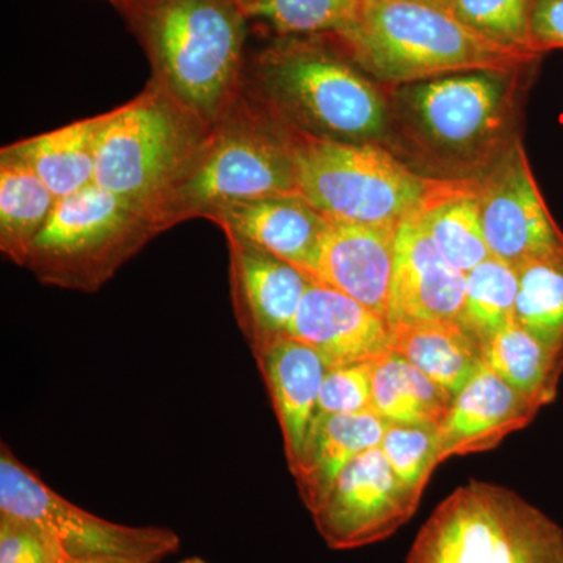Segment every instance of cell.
I'll return each mask as SVG.
<instances>
[{
  "mask_svg": "<svg viewBox=\"0 0 563 563\" xmlns=\"http://www.w3.org/2000/svg\"><path fill=\"white\" fill-rule=\"evenodd\" d=\"M47 563H146L140 561H131V559L120 558H73L66 554L60 547L57 548L55 554L52 555Z\"/></svg>",
  "mask_w": 563,
  "mask_h": 563,
  "instance_id": "cell-35",
  "label": "cell"
},
{
  "mask_svg": "<svg viewBox=\"0 0 563 563\" xmlns=\"http://www.w3.org/2000/svg\"><path fill=\"white\" fill-rule=\"evenodd\" d=\"M57 548L38 526L0 514V563H47Z\"/></svg>",
  "mask_w": 563,
  "mask_h": 563,
  "instance_id": "cell-33",
  "label": "cell"
},
{
  "mask_svg": "<svg viewBox=\"0 0 563 563\" xmlns=\"http://www.w3.org/2000/svg\"><path fill=\"white\" fill-rule=\"evenodd\" d=\"M540 407L484 365L459 395L439 426L442 462L454 455L493 450L526 428Z\"/></svg>",
  "mask_w": 563,
  "mask_h": 563,
  "instance_id": "cell-18",
  "label": "cell"
},
{
  "mask_svg": "<svg viewBox=\"0 0 563 563\" xmlns=\"http://www.w3.org/2000/svg\"><path fill=\"white\" fill-rule=\"evenodd\" d=\"M288 335L313 347L329 369L377 362L391 352L387 318L314 279Z\"/></svg>",
  "mask_w": 563,
  "mask_h": 563,
  "instance_id": "cell-16",
  "label": "cell"
},
{
  "mask_svg": "<svg viewBox=\"0 0 563 563\" xmlns=\"http://www.w3.org/2000/svg\"><path fill=\"white\" fill-rule=\"evenodd\" d=\"M380 450L396 476L420 496L424 493L433 470L442 463L437 426L388 422Z\"/></svg>",
  "mask_w": 563,
  "mask_h": 563,
  "instance_id": "cell-31",
  "label": "cell"
},
{
  "mask_svg": "<svg viewBox=\"0 0 563 563\" xmlns=\"http://www.w3.org/2000/svg\"><path fill=\"white\" fill-rule=\"evenodd\" d=\"M515 322L544 346L563 352V251L518 266Z\"/></svg>",
  "mask_w": 563,
  "mask_h": 563,
  "instance_id": "cell-27",
  "label": "cell"
},
{
  "mask_svg": "<svg viewBox=\"0 0 563 563\" xmlns=\"http://www.w3.org/2000/svg\"><path fill=\"white\" fill-rule=\"evenodd\" d=\"M282 125L298 191L331 221L398 229L457 180L415 172L383 143L321 139Z\"/></svg>",
  "mask_w": 563,
  "mask_h": 563,
  "instance_id": "cell-6",
  "label": "cell"
},
{
  "mask_svg": "<svg viewBox=\"0 0 563 563\" xmlns=\"http://www.w3.org/2000/svg\"><path fill=\"white\" fill-rule=\"evenodd\" d=\"M254 355L268 387L292 474L302 461L329 366L313 347L290 335L263 344Z\"/></svg>",
  "mask_w": 563,
  "mask_h": 563,
  "instance_id": "cell-17",
  "label": "cell"
},
{
  "mask_svg": "<svg viewBox=\"0 0 563 563\" xmlns=\"http://www.w3.org/2000/svg\"><path fill=\"white\" fill-rule=\"evenodd\" d=\"M466 27L506 49L540 55L533 47L537 0H439Z\"/></svg>",
  "mask_w": 563,
  "mask_h": 563,
  "instance_id": "cell-30",
  "label": "cell"
},
{
  "mask_svg": "<svg viewBox=\"0 0 563 563\" xmlns=\"http://www.w3.org/2000/svg\"><path fill=\"white\" fill-rule=\"evenodd\" d=\"M407 563H563V529L517 492L470 481L433 510Z\"/></svg>",
  "mask_w": 563,
  "mask_h": 563,
  "instance_id": "cell-7",
  "label": "cell"
},
{
  "mask_svg": "<svg viewBox=\"0 0 563 563\" xmlns=\"http://www.w3.org/2000/svg\"><path fill=\"white\" fill-rule=\"evenodd\" d=\"M0 514L38 526L73 558H120L157 563L176 553L180 537L161 526L114 523L81 509L0 443Z\"/></svg>",
  "mask_w": 563,
  "mask_h": 563,
  "instance_id": "cell-10",
  "label": "cell"
},
{
  "mask_svg": "<svg viewBox=\"0 0 563 563\" xmlns=\"http://www.w3.org/2000/svg\"><path fill=\"white\" fill-rule=\"evenodd\" d=\"M109 2L113 3V5H117L118 9H121V7H124L129 0H109Z\"/></svg>",
  "mask_w": 563,
  "mask_h": 563,
  "instance_id": "cell-37",
  "label": "cell"
},
{
  "mask_svg": "<svg viewBox=\"0 0 563 563\" xmlns=\"http://www.w3.org/2000/svg\"><path fill=\"white\" fill-rule=\"evenodd\" d=\"M177 563H209L206 559L199 558V555H192V558L184 559V561Z\"/></svg>",
  "mask_w": 563,
  "mask_h": 563,
  "instance_id": "cell-36",
  "label": "cell"
},
{
  "mask_svg": "<svg viewBox=\"0 0 563 563\" xmlns=\"http://www.w3.org/2000/svg\"><path fill=\"white\" fill-rule=\"evenodd\" d=\"M388 422L374 412L317 418L292 473L310 514L317 512L340 474L357 455L380 446Z\"/></svg>",
  "mask_w": 563,
  "mask_h": 563,
  "instance_id": "cell-20",
  "label": "cell"
},
{
  "mask_svg": "<svg viewBox=\"0 0 563 563\" xmlns=\"http://www.w3.org/2000/svg\"><path fill=\"white\" fill-rule=\"evenodd\" d=\"M244 90L296 131L351 143H383L390 96L332 36L277 38L247 63Z\"/></svg>",
  "mask_w": 563,
  "mask_h": 563,
  "instance_id": "cell-1",
  "label": "cell"
},
{
  "mask_svg": "<svg viewBox=\"0 0 563 563\" xmlns=\"http://www.w3.org/2000/svg\"><path fill=\"white\" fill-rule=\"evenodd\" d=\"M99 128L101 114L16 141L0 152L25 163L62 199L95 184Z\"/></svg>",
  "mask_w": 563,
  "mask_h": 563,
  "instance_id": "cell-22",
  "label": "cell"
},
{
  "mask_svg": "<svg viewBox=\"0 0 563 563\" xmlns=\"http://www.w3.org/2000/svg\"><path fill=\"white\" fill-rule=\"evenodd\" d=\"M532 40L539 54L563 49V0H537Z\"/></svg>",
  "mask_w": 563,
  "mask_h": 563,
  "instance_id": "cell-34",
  "label": "cell"
},
{
  "mask_svg": "<svg viewBox=\"0 0 563 563\" xmlns=\"http://www.w3.org/2000/svg\"><path fill=\"white\" fill-rule=\"evenodd\" d=\"M484 362L540 409L558 396L563 352L544 346L515 321L485 344Z\"/></svg>",
  "mask_w": 563,
  "mask_h": 563,
  "instance_id": "cell-26",
  "label": "cell"
},
{
  "mask_svg": "<svg viewBox=\"0 0 563 563\" xmlns=\"http://www.w3.org/2000/svg\"><path fill=\"white\" fill-rule=\"evenodd\" d=\"M247 20L272 29L277 38L335 36L361 13V0H240Z\"/></svg>",
  "mask_w": 563,
  "mask_h": 563,
  "instance_id": "cell-28",
  "label": "cell"
},
{
  "mask_svg": "<svg viewBox=\"0 0 563 563\" xmlns=\"http://www.w3.org/2000/svg\"><path fill=\"white\" fill-rule=\"evenodd\" d=\"M454 396L396 352L374 363L373 412L396 424H442Z\"/></svg>",
  "mask_w": 563,
  "mask_h": 563,
  "instance_id": "cell-25",
  "label": "cell"
},
{
  "mask_svg": "<svg viewBox=\"0 0 563 563\" xmlns=\"http://www.w3.org/2000/svg\"><path fill=\"white\" fill-rule=\"evenodd\" d=\"M517 291V269L492 255L466 274L459 322L485 346L515 321Z\"/></svg>",
  "mask_w": 563,
  "mask_h": 563,
  "instance_id": "cell-29",
  "label": "cell"
},
{
  "mask_svg": "<svg viewBox=\"0 0 563 563\" xmlns=\"http://www.w3.org/2000/svg\"><path fill=\"white\" fill-rule=\"evenodd\" d=\"M236 2H240V0H236Z\"/></svg>",
  "mask_w": 563,
  "mask_h": 563,
  "instance_id": "cell-39",
  "label": "cell"
},
{
  "mask_svg": "<svg viewBox=\"0 0 563 563\" xmlns=\"http://www.w3.org/2000/svg\"><path fill=\"white\" fill-rule=\"evenodd\" d=\"M374 2V0H361V3Z\"/></svg>",
  "mask_w": 563,
  "mask_h": 563,
  "instance_id": "cell-38",
  "label": "cell"
},
{
  "mask_svg": "<svg viewBox=\"0 0 563 563\" xmlns=\"http://www.w3.org/2000/svg\"><path fill=\"white\" fill-rule=\"evenodd\" d=\"M398 229L331 221L313 279L387 318Z\"/></svg>",
  "mask_w": 563,
  "mask_h": 563,
  "instance_id": "cell-19",
  "label": "cell"
},
{
  "mask_svg": "<svg viewBox=\"0 0 563 563\" xmlns=\"http://www.w3.org/2000/svg\"><path fill=\"white\" fill-rule=\"evenodd\" d=\"M474 181L493 257L517 269L563 251V232L548 210L520 139Z\"/></svg>",
  "mask_w": 563,
  "mask_h": 563,
  "instance_id": "cell-11",
  "label": "cell"
},
{
  "mask_svg": "<svg viewBox=\"0 0 563 563\" xmlns=\"http://www.w3.org/2000/svg\"><path fill=\"white\" fill-rule=\"evenodd\" d=\"M209 221L225 239L276 255L312 279L331 228V220L299 191L235 203L211 214Z\"/></svg>",
  "mask_w": 563,
  "mask_h": 563,
  "instance_id": "cell-15",
  "label": "cell"
},
{
  "mask_svg": "<svg viewBox=\"0 0 563 563\" xmlns=\"http://www.w3.org/2000/svg\"><path fill=\"white\" fill-rule=\"evenodd\" d=\"M236 321L252 351L288 335L312 277L276 255L228 240Z\"/></svg>",
  "mask_w": 563,
  "mask_h": 563,
  "instance_id": "cell-13",
  "label": "cell"
},
{
  "mask_svg": "<svg viewBox=\"0 0 563 563\" xmlns=\"http://www.w3.org/2000/svg\"><path fill=\"white\" fill-rule=\"evenodd\" d=\"M298 192L287 133L243 91L192 152L155 207L162 232L235 203Z\"/></svg>",
  "mask_w": 563,
  "mask_h": 563,
  "instance_id": "cell-5",
  "label": "cell"
},
{
  "mask_svg": "<svg viewBox=\"0 0 563 563\" xmlns=\"http://www.w3.org/2000/svg\"><path fill=\"white\" fill-rule=\"evenodd\" d=\"M391 352L453 396L485 365L484 344L454 320L393 325Z\"/></svg>",
  "mask_w": 563,
  "mask_h": 563,
  "instance_id": "cell-21",
  "label": "cell"
},
{
  "mask_svg": "<svg viewBox=\"0 0 563 563\" xmlns=\"http://www.w3.org/2000/svg\"><path fill=\"white\" fill-rule=\"evenodd\" d=\"M209 129L150 80L131 101L101 114L95 184L154 213Z\"/></svg>",
  "mask_w": 563,
  "mask_h": 563,
  "instance_id": "cell-9",
  "label": "cell"
},
{
  "mask_svg": "<svg viewBox=\"0 0 563 563\" xmlns=\"http://www.w3.org/2000/svg\"><path fill=\"white\" fill-rule=\"evenodd\" d=\"M161 233L150 209L91 184L58 199L24 268L49 287L95 292Z\"/></svg>",
  "mask_w": 563,
  "mask_h": 563,
  "instance_id": "cell-8",
  "label": "cell"
},
{
  "mask_svg": "<svg viewBox=\"0 0 563 563\" xmlns=\"http://www.w3.org/2000/svg\"><path fill=\"white\" fill-rule=\"evenodd\" d=\"M465 288L466 274L444 261L417 214L404 221L396 233L388 324L459 321Z\"/></svg>",
  "mask_w": 563,
  "mask_h": 563,
  "instance_id": "cell-14",
  "label": "cell"
},
{
  "mask_svg": "<svg viewBox=\"0 0 563 563\" xmlns=\"http://www.w3.org/2000/svg\"><path fill=\"white\" fill-rule=\"evenodd\" d=\"M374 363H354L329 369L322 383L317 418L373 412Z\"/></svg>",
  "mask_w": 563,
  "mask_h": 563,
  "instance_id": "cell-32",
  "label": "cell"
},
{
  "mask_svg": "<svg viewBox=\"0 0 563 563\" xmlns=\"http://www.w3.org/2000/svg\"><path fill=\"white\" fill-rule=\"evenodd\" d=\"M421 496L393 472L380 446L354 459L312 514L329 548L357 550L383 542L417 512Z\"/></svg>",
  "mask_w": 563,
  "mask_h": 563,
  "instance_id": "cell-12",
  "label": "cell"
},
{
  "mask_svg": "<svg viewBox=\"0 0 563 563\" xmlns=\"http://www.w3.org/2000/svg\"><path fill=\"white\" fill-rule=\"evenodd\" d=\"M417 218L435 250L459 272L468 274L492 257L481 221L476 181L455 180Z\"/></svg>",
  "mask_w": 563,
  "mask_h": 563,
  "instance_id": "cell-24",
  "label": "cell"
},
{
  "mask_svg": "<svg viewBox=\"0 0 563 563\" xmlns=\"http://www.w3.org/2000/svg\"><path fill=\"white\" fill-rule=\"evenodd\" d=\"M58 198L25 163L0 152V251L25 266Z\"/></svg>",
  "mask_w": 563,
  "mask_h": 563,
  "instance_id": "cell-23",
  "label": "cell"
},
{
  "mask_svg": "<svg viewBox=\"0 0 563 563\" xmlns=\"http://www.w3.org/2000/svg\"><path fill=\"white\" fill-rule=\"evenodd\" d=\"M377 84L401 85L468 70H518L539 55L506 49L466 27L439 0H374L332 36Z\"/></svg>",
  "mask_w": 563,
  "mask_h": 563,
  "instance_id": "cell-4",
  "label": "cell"
},
{
  "mask_svg": "<svg viewBox=\"0 0 563 563\" xmlns=\"http://www.w3.org/2000/svg\"><path fill=\"white\" fill-rule=\"evenodd\" d=\"M121 11L150 58L151 80L203 125L242 98L250 20L236 0H129Z\"/></svg>",
  "mask_w": 563,
  "mask_h": 563,
  "instance_id": "cell-2",
  "label": "cell"
},
{
  "mask_svg": "<svg viewBox=\"0 0 563 563\" xmlns=\"http://www.w3.org/2000/svg\"><path fill=\"white\" fill-rule=\"evenodd\" d=\"M520 74L468 70L393 88L391 124L440 179H477L518 139Z\"/></svg>",
  "mask_w": 563,
  "mask_h": 563,
  "instance_id": "cell-3",
  "label": "cell"
}]
</instances>
